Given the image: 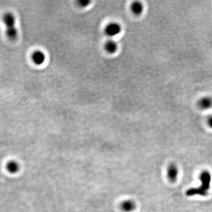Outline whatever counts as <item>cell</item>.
<instances>
[{"label": "cell", "instance_id": "cell-1", "mask_svg": "<svg viewBox=\"0 0 212 212\" xmlns=\"http://www.w3.org/2000/svg\"><path fill=\"white\" fill-rule=\"evenodd\" d=\"M211 174L207 171H203L200 174V179L201 180V185L197 188H191L186 191L187 196L200 195L206 196L207 195L211 182Z\"/></svg>", "mask_w": 212, "mask_h": 212}, {"label": "cell", "instance_id": "cell-2", "mask_svg": "<svg viewBox=\"0 0 212 212\" xmlns=\"http://www.w3.org/2000/svg\"><path fill=\"white\" fill-rule=\"evenodd\" d=\"M2 21L6 27V35L8 39L12 41L16 40L18 37V30L16 26V18L11 12H6L2 17Z\"/></svg>", "mask_w": 212, "mask_h": 212}, {"label": "cell", "instance_id": "cell-3", "mask_svg": "<svg viewBox=\"0 0 212 212\" xmlns=\"http://www.w3.org/2000/svg\"><path fill=\"white\" fill-rule=\"evenodd\" d=\"M122 26L117 22L109 23L105 28L106 35L110 37H114L122 32Z\"/></svg>", "mask_w": 212, "mask_h": 212}, {"label": "cell", "instance_id": "cell-4", "mask_svg": "<svg viewBox=\"0 0 212 212\" xmlns=\"http://www.w3.org/2000/svg\"><path fill=\"white\" fill-rule=\"evenodd\" d=\"M198 107L203 110H206L212 108V97L209 95H205L201 97L197 101Z\"/></svg>", "mask_w": 212, "mask_h": 212}, {"label": "cell", "instance_id": "cell-5", "mask_svg": "<svg viewBox=\"0 0 212 212\" xmlns=\"http://www.w3.org/2000/svg\"><path fill=\"white\" fill-rule=\"evenodd\" d=\"M31 59L34 63L37 66H41L46 60V56L43 51L36 50L34 51L31 55Z\"/></svg>", "mask_w": 212, "mask_h": 212}, {"label": "cell", "instance_id": "cell-6", "mask_svg": "<svg viewBox=\"0 0 212 212\" xmlns=\"http://www.w3.org/2000/svg\"><path fill=\"white\" fill-rule=\"evenodd\" d=\"M178 173H179L178 168L175 164L172 163L169 164L168 168L167 174L168 179L171 182H174L176 181L178 176Z\"/></svg>", "mask_w": 212, "mask_h": 212}, {"label": "cell", "instance_id": "cell-7", "mask_svg": "<svg viewBox=\"0 0 212 212\" xmlns=\"http://www.w3.org/2000/svg\"><path fill=\"white\" fill-rule=\"evenodd\" d=\"M130 9L134 15L140 16L143 14L145 7L143 4L140 1H134L131 4Z\"/></svg>", "mask_w": 212, "mask_h": 212}, {"label": "cell", "instance_id": "cell-8", "mask_svg": "<svg viewBox=\"0 0 212 212\" xmlns=\"http://www.w3.org/2000/svg\"><path fill=\"white\" fill-rule=\"evenodd\" d=\"M104 48L108 53L114 54L116 53L118 50V44L113 39H109L106 41L104 44Z\"/></svg>", "mask_w": 212, "mask_h": 212}, {"label": "cell", "instance_id": "cell-9", "mask_svg": "<svg viewBox=\"0 0 212 212\" xmlns=\"http://www.w3.org/2000/svg\"><path fill=\"white\" fill-rule=\"evenodd\" d=\"M136 207L134 201L132 200H126L121 205V208L124 212H130L133 211Z\"/></svg>", "mask_w": 212, "mask_h": 212}, {"label": "cell", "instance_id": "cell-10", "mask_svg": "<svg viewBox=\"0 0 212 212\" xmlns=\"http://www.w3.org/2000/svg\"><path fill=\"white\" fill-rule=\"evenodd\" d=\"M6 168L8 172H10L11 174H14L18 172L20 166L17 163V162L16 161H10L7 164Z\"/></svg>", "mask_w": 212, "mask_h": 212}, {"label": "cell", "instance_id": "cell-11", "mask_svg": "<svg viewBox=\"0 0 212 212\" xmlns=\"http://www.w3.org/2000/svg\"><path fill=\"white\" fill-rule=\"evenodd\" d=\"M78 5L80 6L81 7H86L87 6H89L91 3L90 1H88V0H81L78 1Z\"/></svg>", "mask_w": 212, "mask_h": 212}, {"label": "cell", "instance_id": "cell-12", "mask_svg": "<svg viewBox=\"0 0 212 212\" xmlns=\"http://www.w3.org/2000/svg\"><path fill=\"white\" fill-rule=\"evenodd\" d=\"M207 123H208V125L211 128H212V116H210L208 117V118H207Z\"/></svg>", "mask_w": 212, "mask_h": 212}]
</instances>
